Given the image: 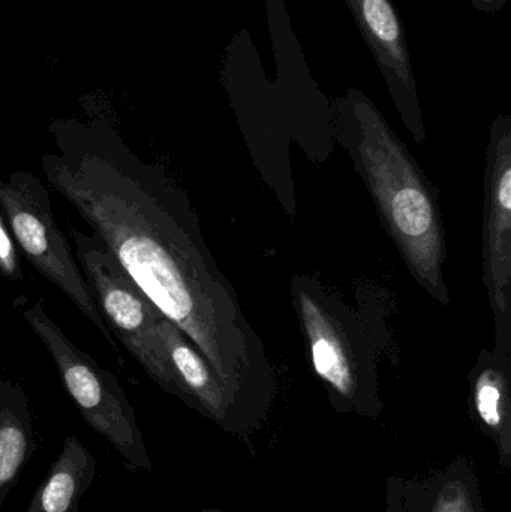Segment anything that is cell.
Segmentation results:
<instances>
[{"instance_id":"6","label":"cell","mask_w":511,"mask_h":512,"mask_svg":"<svg viewBox=\"0 0 511 512\" xmlns=\"http://www.w3.org/2000/svg\"><path fill=\"white\" fill-rule=\"evenodd\" d=\"M75 259L108 330L167 393L176 396L159 324L164 316L93 234L72 230Z\"/></svg>"},{"instance_id":"2","label":"cell","mask_w":511,"mask_h":512,"mask_svg":"<svg viewBox=\"0 0 511 512\" xmlns=\"http://www.w3.org/2000/svg\"><path fill=\"white\" fill-rule=\"evenodd\" d=\"M338 108L342 141L393 242L417 283L447 306L443 218L428 179L362 90H348Z\"/></svg>"},{"instance_id":"10","label":"cell","mask_w":511,"mask_h":512,"mask_svg":"<svg viewBox=\"0 0 511 512\" xmlns=\"http://www.w3.org/2000/svg\"><path fill=\"white\" fill-rule=\"evenodd\" d=\"M511 355L480 352L471 370V403L477 426L495 442L501 468L511 469Z\"/></svg>"},{"instance_id":"9","label":"cell","mask_w":511,"mask_h":512,"mask_svg":"<svg viewBox=\"0 0 511 512\" xmlns=\"http://www.w3.org/2000/svg\"><path fill=\"white\" fill-rule=\"evenodd\" d=\"M176 396L213 423L234 435H248L236 403L209 361L189 337L167 318L159 324Z\"/></svg>"},{"instance_id":"12","label":"cell","mask_w":511,"mask_h":512,"mask_svg":"<svg viewBox=\"0 0 511 512\" xmlns=\"http://www.w3.org/2000/svg\"><path fill=\"white\" fill-rule=\"evenodd\" d=\"M404 512H485L473 465L459 457L440 474L422 481H402Z\"/></svg>"},{"instance_id":"4","label":"cell","mask_w":511,"mask_h":512,"mask_svg":"<svg viewBox=\"0 0 511 512\" xmlns=\"http://www.w3.org/2000/svg\"><path fill=\"white\" fill-rule=\"evenodd\" d=\"M23 316L53 358L83 420L113 445L129 471L152 472L143 433L119 379L81 351L39 301L26 307Z\"/></svg>"},{"instance_id":"5","label":"cell","mask_w":511,"mask_h":512,"mask_svg":"<svg viewBox=\"0 0 511 512\" xmlns=\"http://www.w3.org/2000/svg\"><path fill=\"white\" fill-rule=\"evenodd\" d=\"M0 213L17 249L116 349L71 245L57 225L47 185L30 171H0Z\"/></svg>"},{"instance_id":"11","label":"cell","mask_w":511,"mask_h":512,"mask_svg":"<svg viewBox=\"0 0 511 512\" xmlns=\"http://www.w3.org/2000/svg\"><path fill=\"white\" fill-rule=\"evenodd\" d=\"M98 463L80 439L68 436L56 462L24 512H78L81 498L95 481Z\"/></svg>"},{"instance_id":"14","label":"cell","mask_w":511,"mask_h":512,"mask_svg":"<svg viewBox=\"0 0 511 512\" xmlns=\"http://www.w3.org/2000/svg\"><path fill=\"white\" fill-rule=\"evenodd\" d=\"M17 246L6 227L5 219L0 213V274L8 280H21L20 258Z\"/></svg>"},{"instance_id":"7","label":"cell","mask_w":511,"mask_h":512,"mask_svg":"<svg viewBox=\"0 0 511 512\" xmlns=\"http://www.w3.org/2000/svg\"><path fill=\"white\" fill-rule=\"evenodd\" d=\"M483 280L495 319L494 348L511 355V117L491 126L485 182Z\"/></svg>"},{"instance_id":"13","label":"cell","mask_w":511,"mask_h":512,"mask_svg":"<svg viewBox=\"0 0 511 512\" xmlns=\"http://www.w3.org/2000/svg\"><path fill=\"white\" fill-rule=\"evenodd\" d=\"M32 451L29 397L17 382L0 379V512Z\"/></svg>"},{"instance_id":"1","label":"cell","mask_w":511,"mask_h":512,"mask_svg":"<svg viewBox=\"0 0 511 512\" xmlns=\"http://www.w3.org/2000/svg\"><path fill=\"white\" fill-rule=\"evenodd\" d=\"M41 156L62 195L164 318L189 337L236 403L246 432L272 408L276 376L201 233L188 195L110 125L62 122Z\"/></svg>"},{"instance_id":"3","label":"cell","mask_w":511,"mask_h":512,"mask_svg":"<svg viewBox=\"0 0 511 512\" xmlns=\"http://www.w3.org/2000/svg\"><path fill=\"white\" fill-rule=\"evenodd\" d=\"M291 289L312 369L326 385L330 402L336 411L377 418L383 403L365 325L311 277H293Z\"/></svg>"},{"instance_id":"8","label":"cell","mask_w":511,"mask_h":512,"mask_svg":"<svg viewBox=\"0 0 511 512\" xmlns=\"http://www.w3.org/2000/svg\"><path fill=\"white\" fill-rule=\"evenodd\" d=\"M369 50L374 54L402 122L417 143L426 138L411 65L407 33L392 0H345Z\"/></svg>"},{"instance_id":"15","label":"cell","mask_w":511,"mask_h":512,"mask_svg":"<svg viewBox=\"0 0 511 512\" xmlns=\"http://www.w3.org/2000/svg\"><path fill=\"white\" fill-rule=\"evenodd\" d=\"M471 5L477 11L485 12V14H497V12L503 11L507 0H471Z\"/></svg>"},{"instance_id":"16","label":"cell","mask_w":511,"mask_h":512,"mask_svg":"<svg viewBox=\"0 0 511 512\" xmlns=\"http://www.w3.org/2000/svg\"><path fill=\"white\" fill-rule=\"evenodd\" d=\"M203 512H225L221 510H204Z\"/></svg>"}]
</instances>
